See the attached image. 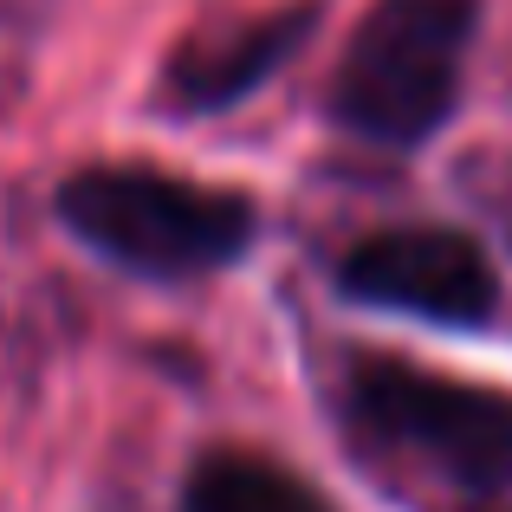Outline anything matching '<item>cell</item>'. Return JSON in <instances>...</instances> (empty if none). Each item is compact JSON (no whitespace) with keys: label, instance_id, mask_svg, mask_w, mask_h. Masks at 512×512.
Listing matches in <instances>:
<instances>
[{"label":"cell","instance_id":"cell-1","mask_svg":"<svg viewBox=\"0 0 512 512\" xmlns=\"http://www.w3.org/2000/svg\"><path fill=\"white\" fill-rule=\"evenodd\" d=\"M72 240L137 279H201L253 247L260 214L234 188H201L156 169H78L52 195Z\"/></svg>","mask_w":512,"mask_h":512},{"label":"cell","instance_id":"cell-2","mask_svg":"<svg viewBox=\"0 0 512 512\" xmlns=\"http://www.w3.org/2000/svg\"><path fill=\"white\" fill-rule=\"evenodd\" d=\"M480 0H376L331 78V117L363 143L415 150L454 117Z\"/></svg>","mask_w":512,"mask_h":512},{"label":"cell","instance_id":"cell-3","mask_svg":"<svg viewBox=\"0 0 512 512\" xmlns=\"http://www.w3.org/2000/svg\"><path fill=\"white\" fill-rule=\"evenodd\" d=\"M350 415L389 448L422 454L474 493L512 487V402L480 383L415 370V363H363L350 376Z\"/></svg>","mask_w":512,"mask_h":512},{"label":"cell","instance_id":"cell-4","mask_svg":"<svg viewBox=\"0 0 512 512\" xmlns=\"http://www.w3.org/2000/svg\"><path fill=\"white\" fill-rule=\"evenodd\" d=\"M338 286L357 305L415 312L428 325H487L500 305L493 260L454 227H389L344 253Z\"/></svg>","mask_w":512,"mask_h":512},{"label":"cell","instance_id":"cell-5","mask_svg":"<svg viewBox=\"0 0 512 512\" xmlns=\"http://www.w3.org/2000/svg\"><path fill=\"white\" fill-rule=\"evenodd\" d=\"M312 33H318V0H292V7L253 13V20H240V26L188 39L163 72V104L175 117L227 111V104H240L247 91H260Z\"/></svg>","mask_w":512,"mask_h":512},{"label":"cell","instance_id":"cell-6","mask_svg":"<svg viewBox=\"0 0 512 512\" xmlns=\"http://www.w3.org/2000/svg\"><path fill=\"white\" fill-rule=\"evenodd\" d=\"M182 512H331V506L266 454H208L188 474Z\"/></svg>","mask_w":512,"mask_h":512}]
</instances>
